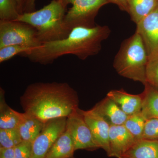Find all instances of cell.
<instances>
[{
  "label": "cell",
  "mask_w": 158,
  "mask_h": 158,
  "mask_svg": "<svg viewBox=\"0 0 158 158\" xmlns=\"http://www.w3.org/2000/svg\"><path fill=\"white\" fill-rule=\"evenodd\" d=\"M79 102L76 91L67 83H33L20 98L24 113L44 123L68 117L78 109Z\"/></svg>",
  "instance_id": "cell-1"
},
{
  "label": "cell",
  "mask_w": 158,
  "mask_h": 158,
  "mask_svg": "<svg viewBox=\"0 0 158 158\" xmlns=\"http://www.w3.org/2000/svg\"><path fill=\"white\" fill-rule=\"evenodd\" d=\"M110 33L111 30L107 26L76 27L66 38L43 43L39 47L20 56L27 57L34 63L44 65L52 64L58 58L67 55L85 60L100 52L102 43L107 39Z\"/></svg>",
  "instance_id": "cell-2"
},
{
  "label": "cell",
  "mask_w": 158,
  "mask_h": 158,
  "mask_svg": "<svg viewBox=\"0 0 158 158\" xmlns=\"http://www.w3.org/2000/svg\"><path fill=\"white\" fill-rule=\"evenodd\" d=\"M67 7L62 0H52L39 10L21 14L17 20L33 26L42 44L63 39L71 31L65 23Z\"/></svg>",
  "instance_id": "cell-3"
},
{
  "label": "cell",
  "mask_w": 158,
  "mask_h": 158,
  "mask_svg": "<svg viewBox=\"0 0 158 158\" xmlns=\"http://www.w3.org/2000/svg\"><path fill=\"white\" fill-rule=\"evenodd\" d=\"M148 59L144 42L135 32L122 43L114 58L113 66L121 76L145 85Z\"/></svg>",
  "instance_id": "cell-4"
},
{
  "label": "cell",
  "mask_w": 158,
  "mask_h": 158,
  "mask_svg": "<svg viewBox=\"0 0 158 158\" xmlns=\"http://www.w3.org/2000/svg\"><path fill=\"white\" fill-rule=\"evenodd\" d=\"M65 6L72 7L66 12L65 26L71 31L78 27H93L96 25L95 19L100 9L109 4L108 0H62Z\"/></svg>",
  "instance_id": "cell-5"
},
{
  "label": "cell",
  "mask_w": 158,
  "mask_h": 158,
  "mask_svg": "<svg viewBox=\"0 0 158 158\" xmlns=\"http://www.w3.org/2000/svg\"><path fill=\"white\" fill-rule=\"evenodd\" d=\"M42 44L33 26L19 21H0V48L6 46L19 45L33 49Z\"/></svg>",
  "instance_id": "cell-6"
},
{
  "label": "cell",
  "mask_w": 158,
  "mask_h": 158,
  "mask_svg": "<svg viewBox=\"0 0 158 158\" xmlns=\"http://www.w3.org/2000/svg\"><path fill=\"white\" fill-rule=\"evenodd\" d=\"M67 117L53 118L44 123L39 135L32 142L31 158H44L53 144L66 130Z\"/></svg>",
  "instance_id": "cell-7"
},
{
  "label": "cell",
  "mask_w": 158,
  "mask_h": 158,
  "mask_svg": "<svg viewBox=\"0 0 158 158\" xmlns=\"http://www.w3.org/2000/svg\"><path fill=\"white\" fill-rule=\"evenodd\" d=\"M66 129L73 138L76 151L99 148L79 108L67 117Z\"/></svg>",
  "instance_id": "cell-8"
},
{
  "label": "cell",
  "mask_w": 158,
  "mask_h": 158,
  "mask_svg": "<svg viewBox=\"0 0 158 158\" xmlns=\"http://www.w3.org/2000/svg\"><path fill=\"white\" fill-rule=\"evenodd\" d=\"M79 111L90 128L94 141L99 148L104 150L107 155L109 154L110 125L93 108L87 111L79 109Z\"/></svg>",
  "instance_id": "cell-9"
},
{
  "label": "cell",
  "mask_w": 158,
  "mask_h": 158,
  "mask_svg": "<svg viewBox=\"0 0 158 158\" xmlns=\"http://www.w3.org/2000/svg\"><path fill=\"white\" fill-rule=\"evenodd\" d=\"M137 25L136 32L141 36L148 57L158 52V7L141 20Z\"/></svg>",
  "instance_id": "cell-10"
},
{
  "label": "cell",
  "mask_w": 158,
  "mask_h": 158,
  "mask_svg": "<svg viewBox=\"0 0 158 158\" xmlns=\"http://www.w3.org/2000/svg\"><path fill=\"white\" fill-rule=\"evenodd\" d=\"M136 142V139L123 125H110L109 133L110 152L108 156L123 158L125 153Z\"/></svg>",
  "instance_id": "cell-11"
},
{
  "label": "cell",
  "mask_w": 158,
  "mask_h": 158,
  "mask_svg": "<svg viewBox=\"0 0 158 158\" xmlns=\"http://www.w3.org/2000/svg\"><path fill=\"white\" fill-rule=\"evenodd\" d=\"M106 96L115 102L128 116L141 111L142 105L141 94H131L121 89L110 90Z\"/></svg>",
  "instance_id": "cell-12"
},
{
  "label": "cell",
  "mask_w": 158,
  "mask_h": 158,
  "mask_svg": "<svg viewBox=\"0 0 158 158\" xmlns=\"http://www.w3.org/2000/svg\"><path fill=\"white\" fill-rule=\"evenodd\" d=\"M93 109L110 125H123L128 116L115 102L107 96L98 103Z\"/></svg>",
  "instance_id": "cell-13"
},
{
  "label": "cell",
  "mask_w": 158,
  "mask_h": 158,
  "mask_svg": "<svg viewBox=\"0 0 158 158\" xmlns=\"http://www.w3.org/2000/svg\"><path fill=\"white\" fill-rule=\"evenodd\" d=\"M44 123L25 113H20L17 127L23 141L33 142L42 130Z\"/></svg>",
  "instance_id": "cell-14"
},
{
  "label": "cell",
  "mask_w": 158,
  "mask_h": 158,
  "mask_svg": "<svg viewBox=\"0 0 158 158\" xmlns=\"http://www.w3.org/2000/svg\"><path fill=\"white\" fill-rule=\"evenodd\" d=\"M75 151L73 138L66 128L44 158H70L73 156Z\"/></svg>",
  "instance_id": "cell-15"
},
{
  "label": "cell",
  "mask_w": 158,
  "mask_h": 158,
  "mask_svg": "<svg viewBox=\"0 0 158 158\" xmlns=\"http://www.w3.org/2000/svg\"><path fill=\"white\" fill-rule=\"evenodd\" d=\"M123 158H158V140L136 141Z\"/></svg>",
  "instance_id": "cell-16"
},
{
  "label": "cell",
  "mask_w": 158,
  "mask_h": 158,
  "mask_svg": "<svg viewBox=\"0 0 158 158\" xmlns=\"http://www.w3.org/2000/svg\"><path fill=\"white\" fill-rule=\"evenodd\" d=\"M127 13L136 24L158 7V0H127Z\"/></svg>",
  "instance_id": "cell-17"
},
{
  "label": "cell",
  "mask_w": 158,
  "mask_h": 158,
  "mask_svg": "<svg viewBox=\"0 0 158 158\" xmlns=\"http://www.w3.org/2000/svg\"><path fill=\"white\" fill-rule=\"evenodd\" d=\"M144 85L141 113L146 119L158 118V90L148 83Z\"/></svg>",
  "instance_id": "cell-18"
},
{
  "label": "cell",
  "mask_w": 158,
  "mask_h": 158,
  "mask_svg": "<svg viewBox=\"0 0 158 158\" xmlns=\"http://www.w3.org/2000/svg\"><path fill=\"white\" fill-rule=\"evenodd\" d=\"M5 91L0 88V129L17 128L20 119V113L6 103Z\"/></svg>",
  "instance_id": "cell-19"
},
{
  "label": "cell",
  "mask_w": 158,
  "mask_h": 158,
  "mask_svg": "<svg viewBox=\"0 0 158 158\" xmlns=\"http://www.w3.org/2000/svg\"><path fill=\"white\" fill-rule=\"evenodd\" d=\"M147 119L142 115L141 111L128 116L123 125L136 141L142 139V134Z\"/></svg>",
  "instance_id": "cell-20"
},
{
  "label": "cell",
  "mask_w": 158,
  "mask_h": 158,
  "mask_svg": "<svg viewBox=\"0 0 158 158\" xmlns=\"http://www.w3.org/2000/svg\"><path fill=\"white\" fill-rule=\"evenodd\" d=\"M20 15L15 0H0V21L17 20Z\"/></svg>",
  "instance_id": "cell-21"
},
{
  "label": "cell",
  "mask_w": 158,
  "mask_h": 158,
  "mask_svg": "<svg viewBox=\"0 0 158 158\" xmlns=\"http://www.w3.org/2000/svg\"><path fill=\"white\" fill-rule=\"evenodd\" d=\"M22 141L17 128L0 129V148H13Z\"/></svg>",
  "instance_id": "cell-22"
},
{
  "label": "cell",
  "mask_w": 158,
  "mask_h": 158,
  "mask_svg": "<svg viewBox=\"0 0 158 158\" xmlns=\"http://www.w3.org/2000/svg\"><path fill=\"white\" fill-rule=\"evenodd\" d=\"M146 77V83L158 90V52L149 57Z\"/></svg>",
  "instance_id": "cell-23"
},
{
  "label": "cell",
  "mask_w": 158,
  "mask_h": 158,
  "mask_svg": "<svg viewBox=\"0 0 158 158\" xmlns=\"http://www.w3.org/2000/svg\"><path fill=\"white\" fill-rule=\"evenodd\" d=\"M33 49H34L19 45H8L1 48L0 63L6 62L15 56H20L22 54Z\"/></svg>",
  "instance_id": "cell-24"
},
{
  "label": "cell",
  "mask_w": 158,
  "mask_h": 158,
  "mask_svg": "<svg viewBox=\"0 0 158 158\" xmlns=\"http://www.w3.org/2000/svg\"><path fill=\"white\" fill-rule=\"evenodd\" d=\"M142 139L158 140V118H148L146 120Z\"/></svg>",
  "instance_id": "cell-25"
},
{
  "label": "cell",
  "mask_w": 158,
  "mask_h": 158,
  "mask_svg": "<svg viewBox=\"0 0 158 158\" xmlns=\"http://www.w3.org/2000/svg\"><path fill=\"white\" fill-rule=\"evenodd\" d=\"M15 158H31L32 143L23 141L14 147Z\"/></svg>",
  "instance_id": "cell-26"
},
{
  "label": "cell",
  "mask_w": 158,
  "mask_h": 158,
  "mask_svg": "<svg viewBox=\"0 0 158 158\" xmlns=\"http://www.w3.org/2000/svg\"><path fill=\"white\" fill-rule=\"evenodd\" d=\"M36 0H25L23 13L36 11Z\"/></svg>",
  "instance_id": "cell-27"
},
{
  "label": "cell",
  "mask_w": 158,
  "mask_h": 158,
  "mask_svg": "<svg viewBox=\"0 0 158 158\" xmlns=\"http://www.w3.org/2000/svg\"><path fill=\"white\" fill-rule=\"evenodd\" d=\"M0 158H15L14 148H0Z\"/></svg>",
  "instance_id": "cell-28"
},
{
  "label": "cell",
  "mask_w": 158,
  "mask_h": 158,
  "mask_svg": "<svg viewBox=\"0 0 158 158\" xmlns=\"http://www.w3.org/2000/svg\"><path fill=\"white\" fill-rule=\"evenodd\" d=\"M109 3H113L118 6L121 11L127 12V0H108Z\"/></svg>",
  "instance_id": "cell-29"
},
{
  "label": "cell",
  "mask_w": 158,
  "mask_h": 158,
  "mask_svg": "<svg viewBox=\"0 0 158 158\" xmlns=\"http://www.w3.org/2000/svg\"><path fill=\"white\" fill-rule=\"evenodd\" d=\"M18 5L19 9L20 14H23V9L24 3L25 0H15Z\"/></svg>",
  "instance_id": "cell-30"
}]
</instances>
